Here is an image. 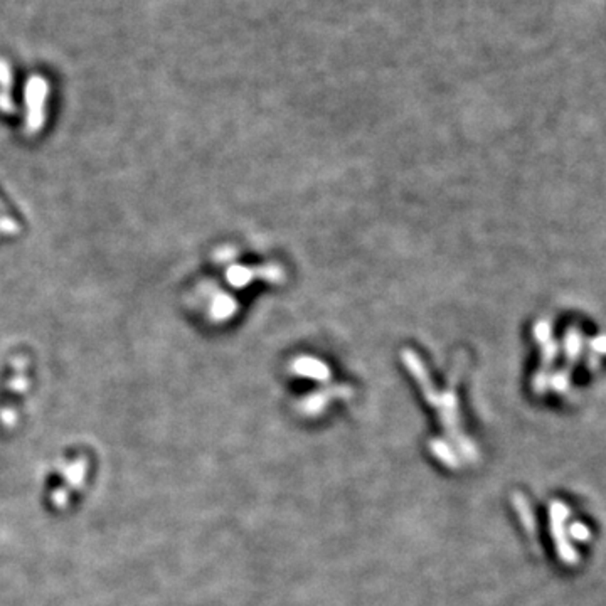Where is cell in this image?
<instances>
[{
  "instance_id": "cell-1",
  "label": "cell",
  "mask_w": 606,
  "mask_h": 606,
  "mask_svg": "<svg viewBox=\"0 0 606 606\" xmlns=\"http://www.w3.org/2000/svg\"><path fill=\"white\" fill-rule=\"evenodd\" d=\"M89 470V460L86 456H76L67 464L61 471V477L54 483L51 493H49V502L52 509L62 510L69 505V500L74 493L81 492L84 487Z\"/></svg>"
},
{
  "instance_id": "cell-2",
  "label": "cell",
  "mask_w": 606,
  "mask_h": 606,
  "mask_svg": "<svg viewBox=\"0 0 606 606\" xmlns=\"http://www.w3.org/2000/svg\"><path fill=\"white\" fill-rule=\"evenodd\" d=\"M564 517H568V509L561 504V502H554V504H551V520H552V531H554V536L558 539V551L559 556L563 558L566 563H574V561L578 559V556L574 554V549L571 546L566 542L564 539V532H563V522Z\"/></svg>"
},
{
  "instance_id": "cell-3",
  "label": "cell",
  "mask_w": 606,
  "mask_h": 606,
  "mask_svg": "<svg viewBox=\"0 0 606 606\" xmlns=\"http://www.w3.org/2000/svg\"><path fill=\"white\" fill-rule=\"evenodd\" d=\"M514 504H515V507H517L520 519H522V522H524V527H527V531L532 534L534 532V517H532L531 509H529L527 500H525V498L520 495V493H515Z\"/></svg>"
},
{
  "instance_id": "cell-4",
  "label": "cell",
  "mask_w": 606,
  "mask_h": 606,
  "mask_svg": "<svg viewBox=\"0 0 606 606\" xmlns=\"http://www.w3.org/2000/svg\"><path fill=\"white\" fill-rule=\"evenodd\" d=\"M431 450H433L434 455H437L442 461H444V464H447L448 466H456L458 465L455 455H453L447 443L439 442V439H434L433 444H431Z\"/></svg>"
},
{
  "instance_id": "cell-5",
  "label": "cell",
  "mask_w": 606,
  "mask_h": 606,
  "mask_svg": "<svg viewBox=\"0 0 606 606\" xmlns=\"http://www.w3.org/2000/svg\"><path fill=\"white\" fill-rule=\"evenodd\" d=\"M569 534H571L576 541H588V537H590V529H588L585 524L574 522L571 527H569Z\"/></svg>"
}]
</instances>
